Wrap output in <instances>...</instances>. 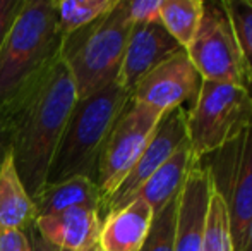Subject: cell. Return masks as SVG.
<instances>
[{
	"instance_id": "cell-29",
	"label": "cell",
	"mask_w": 252,
	"mask_h": 251,
	"mask_svg": "<svg viewBox=\"0 0 252 251\" xmlns=\"http://www.w3.org/2000/svg\"><path fill=\"white\" fill-rule=\"evenodd\" d=\"M88 251H100V250H98V245H96L94 248H91V250H88Z\"/></svg>"
},
{
	"instance_id": "cell-3",
	"label": "cell",
	"mask_w": 252,
	"mask_h": 251,
	"mask_svg": "<svg viewBox=\"0 0 252 251\" xmlns=\"http://www.w3.org/2000/svg\"><path fill=\"white\" fill-rule=\"evenodd\" d=\"M63 38L53 0H23L0 48V107L59 57Z\"/></svg>"
},
{
	"instance_id": "cell-1",
	"label": "cell",
	"mask_w": 252,
	"mask_h": 251,
	"mask_svg": "<svg viewBox=\"0 0 252 251\" xmlns=\"http://www.w3.org/2000/svg\"><path fill=\"white\" fill-rule=\"evenodd\" d=\"M76 102L74 79L59 55L0 107L10 155L31 198L45 188L53 151Z\"/></svg>"
},
{
	"instance_id": "cell-6",
	"label": "cell",
	"mask_w": 252,
	"mask_h": 251,
	"mask_svg": "<svg viewBox=\"0 0 252 251\" xmlns=\"http://www.w3.org/2000/svg\"><path fill=\"white\" fill-rule=\"evenodd\" d=\"M202 162L228 212L233 248L240 251L252 218V124Z\"/></svg>"
},
{
	"instance_id": "cell-4",
	"label": "cell",
	"mask_w": 252,
	"mask_h": 251,
	"mask_svg": "<svg viewBox=\"0 0 252 251\" xmlns=\"http://www.w3.org/2000/svg\"><path fill=\"white\" fill-rule=\"evenodd\" d=\"M130 30L127 3L119 0L108 14L63 38L60 57L74 79L77 100L115 83Z\"/></svg>"
},
{
	"instance_id": "cell-9",
	"label": "cell",
	"mask_w": 252,
	"mask_h": 251,
	"mask_svg": "<svg viewBox=\"0 0 252 251\" xmlns=\"http://www.w3.org/2000/svg\"><path fill=\"white\" fill-rule=\"evenodd\" d=\"M187 141H189V136H187L186 107H179L163 115L155 134L151 136L150 143L144 148L141 157L137 158L134 167L124 178L119 188L101 205V218L108 215L110 212L119 210V208L126 207L129 201H132L144 182Z\"/></svg>"
},
{
	"instance_id": "cell-14",
	"label": "cell",
	"mask_w": 252,
	"mask_h": 251,
	"mask_svg": "<svg viewBox=\"0 0 252 251\" xmlns=\"http://www.w3.org/2000/svg\"><path fill=\"white\" fill-rule=\"evenodd\" d=\"M153 208L141 198H134L126 207L101 218L98 250L100 251H139L150 232Z\"/></svg>"
},
{
	"instance_id": "cell-21",
	"label": "cell",
	"mask_w": 252,
	"mask_h": 251,
	"mask_svg": "<svg viewBox=\"0 0 252 251\" xmlns=\"http://www.w3.org/2000/svg\"><path fill=\"white\" fill-rule=\"evenodd\" d=\"M252 84V0H221Z\"/></svg>"
},
{
	"instance_id": "cell-10",
	"label": "cell",
	"mask_w": 252,
	"mask_h": 251,
	"mask_svg": "<svg viewBox=\"0 0 252 251\" xmlns=\"http://www.w3.org/2000/svg\"><path fill=\"white\" fill-rule=\"evenodd\" d=\"M201 83L199 72L184 50L148 72L130 91V100L165 115L186 102L192 104Z\"/></svg>"
},
{
	"instance_id": "cell-27",
	"label": "cell",
	"mask_w": 252,
	"mask_h": 251,
	"mask_svg": "<svg viewBox=\"0 0 252 251\" xmlns=\"http://www.w3.org/2000/svg\"><path fill=\"white\" fill-rule=\"evenodd\" d=\"M9 153V141H7V134L5 129H3L2 119H0V164H2L3 157Z\"/></svg>"
},
{
	"instance_id": "cell-22",
	"label": "cell",
	"mask_w": 252,
	"mask_h": 251,
	"mask_svg": "<svg viewBox=\"0 0 252 251\" xmlns=\"http://www.w3.org/2000/svg\"><path fill=\"white\" fill-rule=\"evenodd\" d=\"M177 200L179 196L153 215L150 232L139 251H175Z\"/></svg>"
},
{
	"instance_id": "cell-28",
	"label": "cell",
	"mask_w": 252,
	"mask_h": 251,
	"mask_svg": "<svg viewBox=\"0 0 252 251\" xmlns=\"http://www.w3.org/2000/svg\"><path fill=\"white\" fill-rule=\"evenodd\" d=\"M240 251H252V218L249 222V227H247V231H246V238H244Z\"/></svg>"
},
{
	"instance_id": "cell-13",
	"label": "cell",
	"mask_w": 252,
	"mask_h": 251,
	"mask_svg": "<svg viewBox=\"0 0 252 251\" xmlns=\"http://www.w3.org/2000/svg\"><path fill=\"white\" fill-rule=\"evenodd\" d=\"M101 215L94 208H70L36 217L34 229L43 239L67 251H88L98 245Z\"/></svg>"
},
{
	"instance_id": "cell-24",
	"label": "cell",
	"mask_w": 252,
	"mask_h": 251,
	"mask_svg": "<svg viewBox=\"0 0 252 251\" xmlns=\"http://www.w3.org/2000/svg\"><path fill=\"white\" fill-rule=\"evenodd\" d=\"M21 5H23V0H0V48L19 14Z\"/></svg>"
},
{
	"instance_id": "cell-12",
	"label": "cell",
	"mask_w": 252,
	"mask_h": 251,
	"mask_svg": "<svg viewBox=\"0 0 252 251\" xmlns=\"http://www.w3.org/2000/svg\"><path fill=\"white\" fill-rule=\"evenodd\" d=\"M211 191V178L201 160L187 176L177 200L175 251H201Z\"/></svg>"
},
{
	"instance_id": "cell-17",
	"label": "cell",
	"mask_w": 252,
	"mask_h": 251,
	"mask_svg": "<svg viewBox=\"0 0 252 251\" xmlns=\"http://www.w3.org/2000/svg\"><path fill=\"white\" fill-rule=\"evenodd\" d=\"M36 217L59 214L70 208H94L100 212L101 194L96 182L88 178H70L57 184L45 186L33 198Z\"/></svg>"
},
{
	"instance_id": "cell-26",
	"label": "cell",
	"mask_w": 252,
	"mask_h": 251,
	"mask_svg": "<svg viewBox=\"0 0 252 251\" xmlns=\"http://www.w3.org/2000/svg\"><path fill=\"white\" fill-rule=\"evenodd\" d=\"M26 234H28V239H30L31 251H67V250H62V248H59V246L52 245V243H48L47 239L41 238L40 232L34 229V224L31 225L30 229H26Z\"/></svg>"
},
{
	"instance_id": "cell-5",
	"label": "cell",
	"mask_w": 252,
	"mask_h": 251,
	"mask_svg": "<svg viewBox=\"0 0 252 251\" xmlns=\"http://www.w3.org/2000/svg\"><path fill=\"white\" fill-rule=\"evenodd\" d=\"M187 136L197 160L233 141L252 124V90L237 84L202 81L186 108Z\"/></svg>"
},
{
	"instance_id": "cell-19",
	"label": "cell",
	"mask_w": 252,
	"mask_h": 251,
	"mask_svg": "<svg viewBox=\"0 0 252 251\" xmlns=\"http://www.w3.org/2000/svg\"><path fill=\"white\" fill-rule=\"evenodd\" d=\"M117 3L119 0H57V17L63 36L90 26L101 16L108 14Z\"/></svg>"
},
{
	"instance_id": "cell-20",
	"label": "cell",
	"mask_w": 252,
	"mask_h": 251,
	"mask_svg": "<svg viewBox=\"0 0 252 251\" xmlns=\"http://www.w3.org/2000/svg\"><path fill=\"white\" fill-rule=\"evenodd\" d=\"M201 251H235L232 231H230L228 212H226L221 196L215 189L211 191V198H209Z\"/></svg>"
},
{
	"instance_id": "cell-8",
	"label": "cell",
	"mask_w": 252,
	"mask_h": 251,
	"mask_svg": "<svg viewBox=\"0 0 252 251\" xmlns=\"http://www.w3.org/2000/svg\"><path fill=\"white\" fill-rule=\"evenodd\" d=\"M161 117L159 112L132 100L127 105L110 131L98 160L96 186L101 194V205L134 167Z\"/></svg>"
},
{
	"instance_id": "cell-23",
	"label": "cell",
	"mask_w": 252,
	"mask_h": 251,
	"mask_svg": "<svg viewBox=\"0 0 252 251\" xmlns=\"http://www.w3.org/2000/svg\"><path fill=\"white\" fill-rule=\"evenodd\" d=\"M127 14L132 24L159 23L163 0H126Z\"/></svg>"
},
{
	"instance_id": "cell-18",
	"label": "cell",
	"mask_w": 252,
	"mask_h": 251,
	"mask_svg": "<svg viewBox=\"0 0 252 251\" xmlns=\"http://www.w3.org/2000/svg\"><path fill=\"white\" fill-rule=\"evenodd\" d=\"M204 0H163L159 24L168 35L187 50L192 43L202 17Z\"/></svg>"
},
{
	"instance_id": "cell-11",
	"label": "cell",
	"mask_w": 252,
	"mask_h": 251,
	"mask_svg": "<svg viewBox=\"0 0 252 251\" xmlns=\"http://www.w3.org/2000/svg\"><path fill=\"white\" fill-rule=\"evenodd\" d=\"M184 52L159 23L132 24L117 83L130 91L159 64Z\"/></svg>"
},
{
	"instance_id": "cell-15",
	"label": "cell",
	"mask_w": 252,
	"mask_h": 251,
	"mask_svg": "<svg viewBox=\"0 0 252 251\" xmlns=\"http://www.w3.org/2000/svg\"><path fill=\"white\" fill-rule=\"evenodd\" d=\"M199 162L201 160L194 157L187 141L144 182L143 188L137 191L136 198L146 201L156 214L179 196L187 181V176Z\"/></svg>"
},
{
	"instance_id": "cell-2",
	"label": "cell",
	"mask_w": 252,
	"mask_h": 251,
	"mask_svg": "<svg viewBox=\"0 0 252 251\" xmlns=\"http://www.w3.org/2000/svg\"><path fill=\"white\" fill-rule=\"evenodd\" d=\"M130 104V93L119 83L77 100L50 162L45 186L70 178L96 182L98 160L112 127Z\"/></svg>"
},
{
	"instance_id": "cell-7",
	"label": "cell",
	"mask_w": 252,
	"mask_h": 251,
	"mask_svg": "<svg viewBox=\"0 0 252 251\" xmlns=\"http://www.w3.org/2000/svg\"><path fill=\"white\" fill-rule=\"evenodd\" d=\"M186 52L202 81L237 84L252 90L221 0H204L199 28Z\"/></svg>"
},
{
	"instance_id": "cell-16",
	"label": "cell",
	"mask_w": 252,
	"mask_h": 251,
	"mask_svg": "<svg viewBox=\"0 0 252 251\" xmlns=\"http://www.w3.org/2000/svg\"><path fill=\"white\" fill-rule=\"evenodd\" d=\"M36 220L33 198L28 194L9 153L0 164V234L26 231Z\"/></svg>"
},
{
	"instance_id": "cell-25",
	"label": "cell",
	"mask_w": 252,
	"mask_h": 251,
	"mask_svg": "<svg viewBox=\"0 0 252 251\" xmlns=\"http://www.w3.org/2000/svg\"><path fill=\"white\" fill-rule=\"evenodd\" d=\"M0 251H31L26 231H10L0 234Z\"/></svg>"
}]
</instances>
